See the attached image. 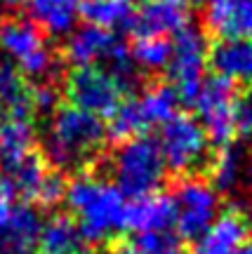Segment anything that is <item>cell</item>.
<instances>
[{"label":"cell","mask_w":252,"mask_h":254,"mask_svg":"<svg viewBox=\"0 0 252 254\" xmlns=\"http://www.w3.org/2000/svg\"><path fill=\"white\" fill-rule=\"evenodd\" d=\"M66 202L71 207L76 224L85 243H113L120 231H125V195L116 184L92 172H81L66 184Z\"/></svg>","instance_id":"obj_1"},{"label":"cell","mask_w":252,"mask_h":254,"mask_svg":"<svg viewBox=\"0 0 252 254\" xmlns=\"http://www.w3.org/2000/svg\"><path fill=\"white\" fill-rule=\"evenodd\" d=\"M106 139V127L97 116L76 106H57L47 127L45 158L59 172L83 170L99 158Z\"/></svg>","instance_id":"obj_2"},{"label":"cell","mask_w":252,"mask_h":254,"mask_svg":"<svg viewBox=\"0 0 252 254\" xmlns=\"http://www.w3.org/2000/svg\"><path fill=\"white\" fill-rule=\"evenodd\" d=\"M111 172L118 190L125 198H142L158 190L165 179V163L158 141L146 134L120 141L111 160Z\"/></svg>","instance_id":"obj_3"},{"label":"cell","mask_w":252,"mask_h":254,"mask_svg":"<svg viewBox=\"0 0 252 254\" xmlns=\"http://www.w3.org/2000/svg\"><path fill=\"white\" fill-rule=\"evenodd\" d=\"M0 50L14 59L24 78L38 82H52L57 71V57L47 47L43 28L33 19L17 14L0 19Z\"/></svg>","instance_id":"obj_4"},{"label":"cell","mask_w":252,"mask_h":254,"mask_svg":"<svg viewBox=\"0 0 252 254\" xmlns=\"http://www.w3.org/2000/svg\"><path fill=\"white\" fill-rule=\"evenodd\" d=\"M207 47L210 45H207L205 33L200 28L186 26L174 38L168 71H170V80L174 92H177V99L186 106L196 104L200 85L205 80Z\"/></svg>","instance_id":"obj_5"},{"label":"cell","mask_w":252,"mask_h":254,"mask_svg":"<svg viewBox=\"0 0 252 254\" xmlns=\"http://www.w3.org/2000/svg\"><path fill=\"white\" fill-rule=\"evenodd\" d=\"M207 144L210 139L198 120L177 113L163 125V134L158 141L165 170H172L174 174H189L203 167L210 151Z\"/></svg>","instance_id":"obj_6"},{"label":"cell","mask_w":252,"mask_h":254,"mask_svg":"<svg viewBox=\"0 0 252 254\" xmlns=\"http://www.w3.org/2000/svg\"><path fill=\"white\" fill-rule=\"evenodd\" d=\"M236 85L229 78L210 75L203 80L196 97L193 109L198 111L200 125L207 139L217 146H226L234 141L236 132Z\"/></svg>","instance_id":"obj_7"},{"label":"cell","mask_w":252,"mask_h":254,"mask_svg":"<svg viewBox=\"0 0 252 254\" xmlns=\"http://www.w3.org/2000/svg\"><path fill=\"white\" fill-rule=\"evenodd\" d=\"M174 224L184 240H196L219 214V193L200 177H184L172 190Z\"/></svg>","instance_id":"obj_8"},{"label":"cell","mask_w":252,"mask_h":254,"mask_svg":"<svg viewBox=\"0 0 252 254\" xmlns=\"http://www.w3.org/2000/svg\"><path fill=\"white\" fill-rule=\"evenodd\" d=\"M64 92L71 106L87 111L97 118H108L123 101V87L116 82V78L106 68H99L94 64L73 66V71L66 75Z\"/></svg>","instance_id":"obj_9"},{"label":"cell","mask_w":252,"mask_h":254,"mask_svg":"<svg viewBox=\"0 0 252 254\" xmlns=\"http://www.w3.org/2000/svg\"><path fill=\"white\" fill-rule=\"evenodd\" d=\"M193 0H149L130 21L135 36H168L189 26Z\"/></svg>","instance_id":"obj_10"},{"label":"cell","mask_w":252,"mask_h":254,"mask_svg":"<svg viewBox=\"0 0 252 254\" xmlns=\"http://www.w3.org/2000/svg\"><path fill=\"white\" fill-rule=\"evenodd\" d=\"M250 238V219L243 209L229 207L196 238V254H236Z\"/></svg>","instance_id":"obj_11"},{"label":"cell","mask_w":252,"mask_h":254,"mask_svg":"<svg viewBox=\"0 0 252 254\" xmlns=\"http://www.w3.org/2000/svg\"><path fill=\"white\" fill-rule=\"evenodd\" d=\"M43 219L31 202L12 207L0 224V254H36Z\"/></svg>","instance_id":"obj_12"},{"label":"cell","mask_w":252,"mask_h":254,"mask_svg":"<svg viewBox=\"0 0 252 254\" xmlns=\"http://www.w3.org/2000/svg\"><path fill=\"white\" fill-rule=\"evenodd\" d=\"M205 26L217 38L252 40V0H207Z\"/></svg>","instance_id":"obj_13"},{"label":"cell","mask_w":252,"mask_h":254,"mask_svg":"<svg viewBox=\"0 0 252 254\" xmlns=\"http://www.w3.org/2000/svg\"><path fill=\"white\" fill-rule=\"evenodd\" d=\"M172 224H174V200L161 190L132 198V202L125 207V228H132L137 233L170 231Z\"/></svg>","instance_id":"obj_14"},{"label":"cell","mask_w":252,"mask_h":254,"mask_svg":"<svg viewBox=\"0 0 252 254\" xmlns=\"http://www.w3.org/2000/svg\"><path fill=\"white\" fill-rule=\"evenodd\" d=\"M207 62L212 71L229 80H252V40L219 38L207 47Z\"/></svg>","instance_id":"obj_15"},{"label":"cell","mask_w":252,"mask_h":254,"mask_svg":"<svg viewBox=\"0 0 252 254\" xmlns=\"http://www.w3.org/2000/svg\"><path fill=\"white\" fill-rule=\"evenodd\" d=\"M113 45H116V38L111 31L85 24L69 36L66 45H64V57L73 66H90L99 59H106Z\"/></svg>","instance_id":"obj_16"},{"label":"cell","mask_w":252,"mask_h":254,"mask_svg":"<svg viewBox=\"0 0 252 254\" xmlns=\"http://www.w3.org/2000/svg\"><path fill=\"white\" fill-rule=\"evenodd\" d=\"M85 252V238L71 214H52L40 226L38 254H81Z\"/></svg>","instance_id":"obj_17"},{"label":"cell","mask_w":252,"mask_h":254,"mask_svg":"<svg viewBox=\"0 0 252 254\" xmlns=\"http://www.w3.org/2000/svg\"><path fill=\"white\" fill-rule=\"evenodd\" d=\"M36 148V127L33 118L0 113V163L9 167Z\"/></svg>","instance_id":"obj_18"},{"label":"cell","mask_w":252,"mask_h":254,"mask_svg":"<svg viewBox=\"0 0 252 254\" xmlns=\"http://www.w3.org/2000/svg\"><path fill=\"white\" fill-rule=\"evenodd\" d=\"M0 113L33 118L31 85L12 62H0Z\"/></svg>","instance_id":"obj_19"},{"label":"cell","mask_w":252,"mask_h":254,"mask_svg":"<svg viewBox=\"0 0 252 254\" xmlns=\"http://www.w3.org/2000/svg\"><path fill=\"white\" fill-rule=\"evenodd\" d=\"M5 170H7V177H9V182H12L14 193L24 195L28 202H36L38 200V193L43 189L47 174L52 172L47 158L43 153H38L36 148L31 153H26L24 158H19L17 163L5 167Z\"/></svg>","instance_id":"obj_20"},{"label":"cell","mask_w":252,"mask_h":254,"mask_svg":"<svg viewBox=\"0 0 252 254\" xmlns=\"http://www.w3.org/2000/svg\"><path fill=\"white\" fill-rule=\"evenodd\" d=\"M31 19L52 36L69 33L81 14L83 0H26Z\"/></svg>","instance_id":"obj_21"},{"label":"cell","mask_w":252,"mask_h":254,"mask_svg":"<svg viewBox=\"0 0 252 254\" xmlns=\"http://www.w3.org/2000/svg\"><path fill=\"white\" fill-rule=\"evenodd\" d=\"M137 104H139L146 127H158L177 116L179 99L170 82H151L142 92V97H137Z\"/></svg>","instance_id":"obj_22"},{"label":"cell","mask_w":252,"mask_h":254,"mask_svg":"<svg viewBox=\"0 0 252 254\" xmlns=\"http://www.w3.org/2000/svg\"><path fill=\"white\" fill-rule=\"evenodd\" d=\"M81 17L99 28H130V21L135 17L132 0H83Z\"/></svg>","instance_id":"obj_23"},{"label":"cell","mask_w":252,"mask_h":254,"mask_svg":"<svg viewBox=\"0 0 252 254\" xmlns=\"http://www.w3.org/2000/svg\"><path fill=\"white\" fill-rule=\"evenodd\" d=\"M241 179H243V153L231 144L219 146V151L210 158V184L215 186L217 193H231L238 189Z\"/></svg>","instance_id":"obj_24"},{"label":"cell","mask_w":252,"mask_h":254,"mask_svg":"<svg viewBox=\"0 0 252 254\" xmlns=\"http://www.w3.org/2000/svg\"><path fill=\"white\" fill-rule=\"evenodd\" d=\"M130 57L137 64V68L163 71L170 64L172 43L165 36H137V40L130 47Z\"/></svg>","instance_id":"obj_25"},{"label":"cell","mask_w":252,"mask_h":254,"mask_svg":"<svg viewBox=\"0 0 252 254\" xmlns=\"http://www.w3.org/2000/svg\"><path fill=\"white\" fill-rule=\"evenodd\" d=\"M108 127H106V136L111 141H125V139H132V136L142 134L144 129H149L142 118V111H139V104H137V97L132 99H125L118 104V109L108 116Z\"/></svg>","instance_id":"obj_26"},{"label":"cell","mask_w":252,"mask_h":254,"mask_svg":"<svg viewBox=\"0 0 252 254\" xmlns=\"http://www.w3.org/2000/svg\"><path fill=\"white\" fill-rule=\"evenodd\" d=\"M132 250L137 254H184L179 236H172L170 231L137 233Z\"/></svg>","instance_id":"obj_27"},{"label":"cell","mask_w":252,"mask_h":254,"mask_svg":"<svg viewBox=\"0 0 252 254\" xmlns=\"http://www.w3.org/2000/svg\"><path fill=\"white\" fill-rule=\"evenodd\" d=\"M64 195H66V179H64V174L59 170H52L47 174L36 202L43 205V207H54V205H59L64 200Z\"/></svg>","instance_id":"obj_28"},{"label":"cell","mask_w":252,"mask_h":254,"mask_svg":"<svg viewBox=\"0 0 252 254\" xmlns=\"http://www.w3.org/2000/svg\"><path fill=\"white\" fill-rule=\"evenodd\" d=\"M31 101L36 113H50L59 106V92L52 82H38L31 85Z\"/></svg>","instance_id":"obj_29"},{"label":"cell","mask_w":252,"mask_h":254,"mask_svg":"<svg viewBox=\"0 0 252 254\" xmlns=\"http://www.w3.org/2000/svg\"><path fill=\"white\" fill-rule=\"evenodd\" d=\"M236 132L252 136V87L236 97Z\"/></svg>","instance_id":"obj_30"},{"label":"cell","mask_w":252,"mask_h":254,"mask_svg":"<svg viewBox=\"0 0 252 254\" xmlns=\"http://www.w3.org/2000/svg\"><path fill=\"white\" fill-rule=\"evenodd\" d=\"M14 189H12V182H9L7 174L0 172V224L9 217V212H12V202H14Z\"/></svg>","instance_id":"obj_31"},{"label":"cell","mask_w":252,"mask_h":254,"mask_svg":"<svg viewBox=\"0 0 252 254\" xmlns=\"http://www.w3.org/2000/svg\"><path fill=\"white\" fill-rule=\"evenodd\" d=\"M108 254H137V252L132 250V247H127V245H113Z\"/></svg>","instance_id":"obj_32"},{"label":"cell","mask_w":252,"mask_h":254,"mask_svg":"<svg viewBox=\"0 0 252 254\" xmlns=\"http://www.w3.org/2000/svg\"><path fill=\"white\" fill-rule=\"evenodd\" d=\"M248 193H250V207H252V153L248 160Z\"/></svg>","instance_id":"obj_33"},{"label":"cell","mask_w":252,"mask_h":254,"mask_svg":"<svg viewBox=\"0 0 252 254\" xmlns=\"http://www.w3.org/2000/svg\"><path fill=\"white\" fill-rule=\"evenodd\" d=\"M236 254H252V240H250V238H248V240H245L243 245H241L238 250H236Z\"/></svg>","instance_id":"obj_34"},{"label":"cell","mask_w":252,"mask_h":254,"mask_svg":"<svg viewBox=\"0 0 252 254\" xmlns=\"http://www.w3.org/2000/svg\"><path fill=\"white\" fill-rule=\"evenodd\" d=\"M2 2H5L7 7H21V5H24L26 0H2Z\"/></svg>","instance_id":"obj_35"},{"label":"cell","mask_w":252,"mask_h":254,"mask_svg":"<svg viewBox=\"0 0 252 254\" xmlns=\"http://www.w3.org/2000/svg\"><path fill=\"white\" fill-rule=\"evenodd\" d=\"M132 2H135V0H132ZM137 2H149V0H137Z\"/></svg>","instance_id":"obj_36"},{"label":"cell","mask_w":252,"mask_h":254,"mask_svg":"<svg viewBox=\"0 0 252 254\" xmlns=\"http://www.w3.org/2000/svg\"><path fill=\"white\" fill-rule=\"evenodd\" d=\"M81 254H90V252H81Z\"/></svg>","instance_id":"obj_37"}]
</instances>
